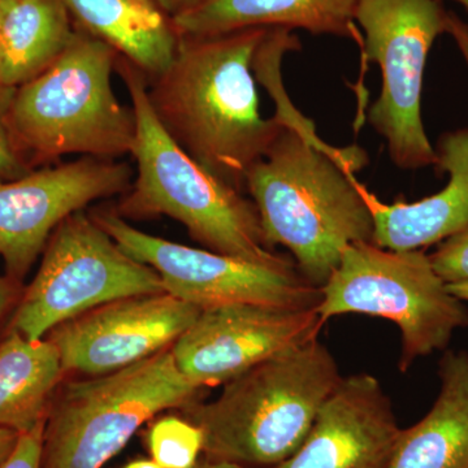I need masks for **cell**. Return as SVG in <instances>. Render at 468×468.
Wrapping results in <instances>:
<instances>
[{
    "mask_svg": "<svg viewBox=\"0 0 468 468\" xmlns=\"http://www.w3.org/2000/svg\"><path fill=\"white\" fill-rule=\"evenodd\" d=\"M267 29L180 37L174 60L147 80L165 132L209 174L245 193L246 175L284 122L261 116L254 58Z\"/></svg>",
    "mask_w": 468,
    "mask_h": 468,
    "instance_id": "6da1fadb",
    "label": "cell"
},
{
    "mask_svg": "<svg viewBox=\"0 0 468 468\" xmlns=\"http://www.w3.org/2000/svg\"><path fill=\"white\" fill-rule=\"evenodd\" d=\"M365 165V151L334 149L302 120L285 124L246 175L267 241L288 249L316 288L328 282L347 246L372 241L374 220L353 176Z\"/></svg>",
    "mask_w": 468,
    "mask_h": 468,
    "instance_id": "7a4b0ae2",
    "label": "cell"
},
{
    "mask_svg": "<svg viewBox=\"0 0 468 468\" xmlns=\"http://www.w3.org/2000/svg\"><path fill=\"white\" fill-rule=\"evenodd\" d=\"M116 72L135 116L131 153L135 178L122 194L117 214L124 218L168 217L207 250L267 266L297 267L267 241L251 199L209 174L165 132L151 107L146 76L120 57Z\"/></svg>",
    "mask_w": 468,
    "mask_h": 468,
    "instance_id": "3957f363",
    "label": "cell"
},
{
    "mask_svg": "<svg viewBox=\"0 0 468 468\" xmlns=\"http://www.w3.org/2000/svg\"><path fill=\"white\" fill-rule=\"evenodd\" d=\"M341 378L331 351L314 338L224 384L215 401L186 406L187 415L208 458L276 467L300 448Z\"/></svg>",
    "mask_w": 468,
    "mask_h": 468,
    "instance_id": "277c9868",
    "label": "cell"
},
{
    "mask_svg": "<svg viewBox=\"0 0 468 468\" xmlns=\"http://www.w3.org/2000/svg\"><path fill=\"white\" fill-rule=\"evenodd\" d=\"M119 55L76 29L66 50L41 75L12 92L7 119L24 159L64 155L119 159L133 149L135 116L112 86Z\"/></svg>",
    "mask_w": 468,
    "mask_h": 468,
    "instance_id": "5b68a950",
    "label": "cell"
},
{
    "mask_svg": "<svg viewBox=\"0 0 468 468\" xmlns=\"http://www.w3.org/2000/svg\"><path fill=\"white\" fill-rule=\"evenodd\" d=\"M320 291L316 310L324 324L335 316L360 314L399 325L402 372L415 360L445 350L454 332L468 326L466 304L452 294L424 250L353 243Z\"/></svg>",
    "mask_w": 468,
    "mask_h": 468,
    "instance_id": "8992f818",
    "label": "cell"
},
{
    "mask_svg": "<svg viewBox=\"0 0 468 468\" xmlns=\"http://www.w3.org/2000/svg\"><path fill=\"white\" fill-rule=\"evenodd\" d=\"M199 389L181 374L171 349L68 384L46 420L42 468H103L147 420L192 405Z\"/></svg>",
    "mask_w": 468,
    "mask_h": 468,
    "instance_id": "52a82bcc",
    "label": "cell"
},
{
    "mask_svg": "<svg viewBox=\"0 0 468 468\" xmlns=\"http://www.w3.org/2000/svg\"><path fill=\"white\" fill-rule=\"evenodd\" d=\"M442 0H359L360 48L381 70L380 97L368 122L401 169L437 167L439 158L421 119L424 72L433 43L446 33Z\"/></svg>",
    "mask_w": 468,
    "mask_h": 468,
    "instance_id": "ba28073f",
    "label": "cell"
},
{
    "mask_svg": "<svg viewBox=\"0 0 468 468\" xmlns=\"http://www.w3.org/2000/svg\"><path fill=\"white\" fill-rule=\"evenodd\" d=\"M45 249L12 319V331L27 340H43L58 325L110 302L165 292L156 271L129 257L84 211L67 218Z\"/></svg>",
    "mask_w": 468,
    "mask_h": 468,
    "instance_id": "9c48e42d",
    "label": "cell"
},
{
    "mask_svg": "<svg viewBox=\"0 0 468 468\" xmlns=\"http://www.w3.org/2000/svg\"><path fill=\"white\" fill-rule=\"evenodd\" d=\"M94 220L129 257L156 271L165 292L201 310L234 303L315 309L322 291L297 267H275L190 248L144 233L115 211Z\"/></svg>",
    "mask_w": 468,
    "mask_h": 468,
    "instance_id": "30bf717a",
    "label": "cell"
},
{
    "mask_svg": "<svg viewBox=\"0 0 468 468\" xmlns=\"http://www.w3.org/2000/svg\"><path fill=\"white\" fill-rule=\"evenodd\" d=\"M132 181L128 163L92 156L0 178V258L8 272L26 275L67 218L92 202L124 194Z\"/></svg>",
    "mask_w": 468,
    "mask_h": 468,
    "instance_id": "8fae6325",
    "label": "cell"
},
{
    "mask_svg": "<svg viewBox=\"0 0 468 468\" xmlns=\"http://www.w3.org/2000/svg\"><path fill=\"white\" fill-rule=\"evenodd\" d=\"M315 309L234 303L202 310L171 347L176 366L198 388L229 383L255 366L318 338Z\"/></svg>",
    "mask_w": 468,
    "mask_h": 468,
    "instance_id": "7c38bea8",
    "label": "cell"
},
{
    "mask_svg": "<svg viewBox=\"0 0 468 468\" xmlns=\"http://www.w3.org/2000/svg\"><path fill=\"white\" fill-rule=\"evenodd\" d=\"M201 311L165 292L135 295L58 325L50 341L57 346L64 372L101 377L175 344Z\"/></svg>",
    "mask_w": 468,
    "mask_h": 468,
    "instance_id": "4fadbf2b",
    "label": "cell"
},
{
    "mask_svg": "<svg viewBox=\"0 0 468 468\" xmlns=\"http://www.w3.org/2000/svg\"><path fill=\"white\" fill-rule=\"evenodd\" d=\"M401 431L380 381L350 375L323 403L300 448L276 468H389Z\"/></svg>",
    "mask_w": 468,
    "mask_h": 468,
    "instance_id": "5bb4252c",
    "label": "cell"
},
{
    "mask_svg": "<svg viewBox=\"0 0 468 468\" xmlns=\"http://www.w3.org/2000/svg\"><path fill=\"white\" fill-rule=\"evenodd\" d=\"M436 171L448 174L441 192L417 202L399 198L384 203L359 183V192L374 220L372 242L394 251L423 250L468 227V129L439 138Z\"/></svg>",
    "mask_w": 468,
    "mask_h": 468,
    "instance_id": "9a60e30c",
    "label": "cell"
},
{
    "mask_svg": "<svg viewBox=\"0 0 468 468\" xmlns=\"http://www.w3.org/2000/svg\"><path fill=\"white\" fill-rule=\"evenodd\" d=\"M359 0H203L172 18L180 37L252 29H302L362 42L356 26Z\"/></svg>",
    "mask_w": 468,
    "mask_h": 468,
    "instance_id": "2e32d148",
    "label": "cell"
},
{
    "mask_svg": "<svg viewBox=\"0 0 468 468\" xmlns=\"http://www.w3.org/2000/svg\"><path fill=\"white\" fill-rule=\"evenodd\" d=\"M80 30L109 45L120 58L154 79L174 60V20L154 0H61Z\"/></svg>",
    "mask_w": 468,
    "mask_h": 468,
    "instance_id": "e0dca14e",
    "label": "cell"
},
{
    "mask_svg": "<svg viewBox=\"0 0 468 468\" xmlns=\"http://www.w3.org/2000/svg\"><path fill=\"white\" fill-rule=\"evenodd\" d=\"M432 409L401 431L389 468H468V353L446 351Z\"/></svg>",
    "mask_w": 468,
    "mask_h": 468,
    "instance_id": "ac0fdd59",
    "label": "cell"
},
{
    "mask_svg": "<svg viewBox=\"0 0 468 468\" xmlns=\"http://www.w3.org/2000/svg\"><path fill=\"white\" fill-rule=\"evenodd\" d=\"M0 90L12 92L41 75L75 36L61 0H0Z\"/></svg>",
    "mask_w": 468,
    "mask_h": 468,
    "instance_id": "d6986e66",
    "label": "cell"
},
{
    "mask_svg": "<svg viewBox=\"0 0 468 468\" xmlns=\"http://www.w3.org/2000/svg\"><path fill=\"white\" fill-rule=\"evenodd\" d=\"M63 374L50 340H27L11 331L0 343V428L24 433L45 421Z\"/></svg>",
    "mask_w": 468,
    "mask_h": 468,
    "instance_id": "ffe728a7",
    "label": "cell"
},
{
    "mask_svg": "<svg viewBox=\"0 0 468 468\" xmlns=\"http://www.w3.org/2000/svg\"><path fill=\"white\" fill-rule=\"evenodd\" d=\"M201 428L189 419L165 417L151 426L147 446L151 458L163 468H194L203 452Z\"/></svg>",
    "mask_w": 468,
    "mask_h": 468,
    "instance_id": "44dd1931",
    "label": "cell"
},
{
    "mask_svg": "<svg viewBox=\"0 0 468 468\" xmlns=\"http://www.w3.org/2000/svg\"><path fill=\"white\" fill-rule=\"evenodd\" d=\"M430 260L446 284L468 282V227L440 243Z\"/></svg>",
    "mask_w": 468,
    "mask_h": 468,
    "instance_id": "7402d4cb",
    "label": "cell"
},
{
    "mask_svg": "<svg viewBox=\"0 0 468 468\" xmlns=\"http://www.w3.org/2000/svg\"><path fill=\"white\" fill-rule=\"evenodd\" d=\"M12 92L0 90V178L7 180L30 172L9 131L7 110Z\"/></svg>",
    "mask_w": 468,
    "mask_h": 468,
    "instance_id": "603a6c76",
    "label": "cell"
},
{
    "mask_svg": "<svg viewBox=\"0 0 468 468\" xmlns=\"http://www.w3.org/2000/svg\"><path fill=\"white\" fill-rule=\"evenodd\" d=\"M46 420L18 435L16 445L0 463V468H42Z\"/></svg>",
    "mask_w": 468,
    "mask_h": 468,
    "instance_id": "cb8c5ba5",
    "label": "cell"
},
{
    "mask_svg": "<svg viewBox=\"0 0 468 468\" xmlns=\"http://www.w3.org/2000/svg\"><path fill=\"white\" fill-rule=\"evenodd\" d=\"M446 33L452 37V41L457 45L458 50H460L468 68V23L462 20L454 12L449 11Z\"/></svg>",
    "mask_w": 468,
    "mask_h": 468,
    "instance_id": "d4e9b609",
    "label": "cell"
},
{
    "mask_svg": "<svg viewBox=\"0 0 468 468\" xmlns=\"http://www.w3.org/2000/svg\"><path fill=\"white\" fill-rule=\"evenodd\" d=\"M169 17L175 18L201 5L203 0H154Z\"/></svg>",
    "mask_w": 468,
    "mask_h": 468,
    "instance_id": "484cf974",
    "label": "cell"
},
{
    "mask_svg": "<svg viewBox=\"0 0 468 468\" xmlns=\"http://www.w3.org/2000/svg\"><path fill=\"white\" fill-rule=\"evenodd\" d=\"M18 435L20 433L8 428H0V463L8 457L9 452L16 445Z\"/></svg>",
    "mask_w": 468,
    "mask_h": 468,
    "instance_id": "4316f807",
    "label": "cell"
},
{
    "mask_svg": "<svg viewBox=\"0 0 468 468\" xmlns=\"http://www.w3.org/2000/svg\"><path fill=\"white\" fill-rule=\"evenodd\" d=\"M14 288L9 284L7 280L0 277V322L5 316V311L8 310L9 304L14 300Z\"/></svg>",
    "mask_w": 468,
    "mask_h": 468,
    "instance_id": "83f0119b",
    "label": "cell"
},
{
    "mask_svg": "<svg viewBox=\"0 0 468 468\" xmlns=\"http://www.w3.org/2000/svg\"><path fill=\"white\" fill-rule=\"evenodd\" d=\"M194 468H252L246 466V464L237 463V462L224 461V460H214V458H208L205 461H199L197 466Z\"/></svg>",
    "mask_w": 468,
    "mask_h": 468,
    "instance_id": "f1b7e54d",
    "label": "cell"
},
{
    "mask_svg": "<svg viewBox=\"0 0 468 468\" xmlns=\"http://www.w3.org/2000/svg\"><path fill=\"white\" fill-rule=\"evenodd\" d=\"M448 288L455 297L460 298L463 302H468V282L448 284Z\"/></svg>",
    "mask_w": 468,
    "mask_h": 468,
    "instance_id": "f546056e",
    "label": "cell"
},
{
    "mask_svg": "<svg viewBox=\"0 0 468 468\" xmlns=\"http://www.w3.org/2000/svg\"><path fill=\"white\" fill-rule=\"evenodd\" d=\"M122 468H163L156 463L155 461L149 460H140L132 462V463L126 464V466Z\"/></svg>",
    "mask_w": 468,
    "mask_h": 468,
    "instance_id": "4dcf8cb0",
    "label": "cell"
},
{
    "mask_svg": "<svg viewBox=\"0 0 468 468\" xmlns=\"http://www.w3.org/2000/svg\"><path fill=\"white\" fill-rule=\"evenodd\" d=\"M451 2L458 3V5H462L463 8H466L468 11V0H451Z\"/></svg>",
    "mask_w": 468,
    "mask_h": 468,
    "instance_id": "1f68e13d",
    "label": "cell"
},
{
    "mask_svg": "<svg viewBox=\"0 0 468 468\" xmlns=\"http://www.w3.org/2000/svg\"><path fill=\"white\" fill-rule=\"evenodd\" d=\"M0 21H2V9H0Z\"/></svg>",
    "mask_w": 468,
    "mask_h": 468,
    "instance_id": "d6a6232c",
    "label": "cell"
}]
</instances>
